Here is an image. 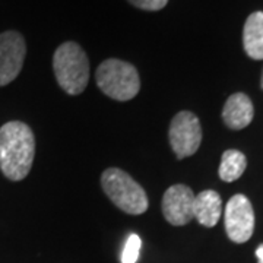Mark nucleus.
Returning a JSON list of instances; mask_svg holds the SVG:
<instances>
[{
    "mask_svg": "<svg viewBox=\"0 0 263 263\" xmlns=\"http://www.w3.org/2000/svg\"><path fill=\"white\" fill-rule=\"evenodd\" d=\"M35 157V136L27 123L8 122L0 127V171L21 181L29 174Z\"/></svg>",
    "mask_w": 263,
    "mask_h": 263,
    "instance_id": "nucleus-1",
    "label": "nucleus"
},
{
    "mask_svg": "<svg viewBox=\"0 0 263 263\" xmlns=\"http://www.w3.org/2000/svg\"><path fill=\"white\" fill-rule=\"evenodd\" d=\"M53 69L57 84L66 94H82L89 82V60L84 48L75 41H67L57 47Z\"/></svg>",
    "mask_w": 263,
    "mask_h": 263,
    "instance_id": "nucleus-2",
    "label": "nucleus"
},
{
    "mask_svg": "<svg viewBox=\"0 0 263 263\" xmlns=\"http://www.w3.org/2000/svg\"><path fill=\"white\" fill-rule=\"evenodd\" d=\"M97 85L116 101H129L141 91V78L136 67L120 59H107L95 73Z\"/></svg>",
    "mask_w": 263,
    "mask_h": 263,
    "instance_id": "nucleus-3",
    "label": "nucleus"
},
{
    "mask_svg": "<svg viewBox=\"0 0 263 263\" xmlns=\"http://www.w3.org/2000/svg\"><path fill=\"white\" fill-rule=\"evenodd\" d=\"M104 193L119 209L130 215H141L149 206L141 184L120 168H107L101 176Z\"/></svg>",
    "mask_w": 263,
    "mask_h": 263,
    "instance_id": "nucleus-4",
    "label": "nucleus"
},
{
    "mask_svg": "<svg viewBox=\"0 0 263 263\" xmlns=\"http://www.w3.org/2000/svg\"><path fill=\"white\" fill-rule=\"evenodd\" d=\"M170 145L179 160L195 155L202 143V126L196 114L180 111L171 120L168 130Z\"/></svg>",
    "mask_w": 263,
    "mask_h": 263,
    "instance_id": "nucleus-5",
    "label": "nucleus"
},
{
    "mask_svg": "<svg viewBox=\"0 0 263 263\" xmlns=\"http://www.w3.org/2000/svg\"><path fill=\"white\" fill-rule=\"evenodd\" d=\"M27 56L25 38L18 31L0 34V86L12 84L21 73Z\"/></svg>",
    "mask_w": 263,
    "mask_h": 263,
    "instance_id": "nucleus-6",
    "label": "nucleus"
},
{
    "mask_svg": "<svg viewBox=\"0 0 263 263\" xmlns=\"http://www.w3.org/2000/svg\"><path fill=\"white\" fill-rule=\"evenodd\" d=\"M226 231L234 243H246L254 231V211L245 195L233 196L226 206Z\"/></svg>",
    "mask_w": 263,
    "mask_h": 263,
    "instance_id": "nucleus-7",
    "label": "nucleus"
},
{
    "mask_svg": "<svg viewBox=\"0 0 263 263\" xmlns=\"http://www.w3.org/2000/svg\"><path fill=\"white\" fill-rule=\"evenodd\" d=\"M193 190L186 184H174L162 196V215L171 226H186L193 219Z\"/></svg>",
    "mask_w": 263,
    "mask_h": 263,
    "instance_id": "nucleus-8",
    "label": "nucleus"
},
{
    "mask_svg": "<svg viewBox=\"0 0 263 263\" xmlns=\"http://www.w3.org/2000/svg\"><path fill=\"white\" fill-rule=\"evenodd\" d=\"M254 116L252 100L243 92H235L224 104L222 120L231 130H241L247 127Z\"/></svg>",
    "mask_w": 263,
    "mask_h": 263,
    "instance_id": "nucleus-9",
    "label": "nucleus"
},
{
    "mask_svg": "<svg viewBox=\"0 0 263 263\" xmlns=\"http://www.w3.org/2000/svg\"><path fill=\"white\" fill-rule=\"evenodd\" d=\"M222 214V200L215 190H203L195 196L193 218H196L200 226L215 227Z\"/></svg>",
    "mask_w": 263,
    "mask_h": 263,
    "instance_id": "nucleus-10",
    "label": "nucleus"
},
{
    "mask_svg": "<svg viewBox=\"0 0 263 263\" xmlns=\"http://www.w3.org/2000/svg\"><path fill=\"white\" fill-rule=\"evenodd\" d=\"M243 46L250 59L263 60V12L249 15L243 29Z\"/></svg>",
    "mask_w": 263,
    "mask_h": 263,
    "instance_id": "nucleus-11",
    "label": "nucleus"
},
{
    "mask_svg": "<svg viewBox=\"0 0 263 263\" xmlns=\"http://www.w3.org/2000/svg\"><path fill=\"white\" fill-rule=\"evenodd\" d=\"M246 167H247V158L245 154L237 149H228L222 154L218 174L221 180L231 183L243 176Z\"/></svg>",
    "mask_w": 263,
    "mask_h": 263,
    "instance_id": "nucleus-12",
    "label": "nucleus"
},
{
    "mask_svg": "<svg viewBox=\"0 0 263 263\" xmlns=\"http://www.w3.org/2000/svg\"><path fill=\"white\" fill-rule=\"evenodd\" d=\"M142 241L138 234H130L122 252V263H136L141 253Z\"/></svg>",
    "mask_w": 263,
    "mask_h": 263,
    "instance_id": "nucleus-13",
    "label": "nucleus"
},
{
    "mask_svg": "<svg viewBox=\"0 0 263 263\" xmlns=\"http://www.w3.org/2000/svg\"><path fill=\"white\" fill-rule=\"evenodd\" d=\"M130 5L135 8L142 10H148V12H155V10H161L162 8L167 6L168 0H127Z\"/></svg>",
    "mask_w": 263,
    "mask_h": 263,
    "instance_id": "nucleus-14",
    "label": "nucleus"
},
{
    "mask_svg": "<svg viewBox=\"0 0 263 263\" xmlns=\"http://www.w3.org/2000/svg\"><path fill=\"white\" fill-rule=\"evenodd\" d=\"M256 256H257V260L259 263H263V245H260L257 247V250H256Z\"/></svg>",
    "mask_w": 263,
    "mask_h": 263,
    "instance_id": "nucleus-15",
    "label": "nucleus"
},
{
    "mask_svg": "<svg viewBox=\"0 0 263 263\" xmlns=\"http://www.w3.org/2000/svg\"><path fill=\"white\" fill-rule=\"evenodd\" d=\"M260 88L263 89V72H262V78H260Z\"/></svg>",
    "mask_w": 263,
    "mask_h": 263,
    "instance_id": "nucleus-16",
    "label": "nucleus"
}]
</instances>
